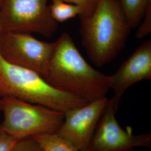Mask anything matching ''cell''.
Segmentation results:
<instances>
[{"label": "cell", "instance_id": "4fadbf2b", "mask_svg": "<svg viewBox=\"0 0 151 151\" xmlns=\"http://www.w3.org/2000/svg\"><path fill=\"white\" fill-rule=\"evenodd\" d=\"M67 2L78 6L81 9L80 15L78 16L81 20L91 14L95 10L99 0H62Z\"/></svg>", "mask_w": 151, "mask_h": 151}, {"label": "cell", "instance_id": "9c48e42d", "mask_svg": "<svg viewBox=\"0 0 151 151\" xmlns=\"http://www.w3.org/2000/svg\"><path fill=\"white\" fill-rule=\"evenodd\" d=\"M110 77V89L113 90L114 95L110 99L116 112L121 98L129 87L139 81L151 79V39L136 49Z\"/></svg>", "mask_w": 151, "mask_h": 151}, {"label": "cell", "instance_id": "30bf717a", "mask_svg": "<svg viewBox=\"0 0 151 151\" xmlns=\"http://www.w3.org/2000/svg\"><path fill=\"white\" fill-rule=\"evenodd\" d=\"M131 29L138 27L151 0H118Z\"/></svg>", "mask_w": 151, "mask_h": 151}, {"label": "cell", "instance_id": "ac0fdd59", "mask_svg": "<svg viewBox=\"0 0 151 151\" xmlns=\"http://www.w3.org/2000/svg\"><path fill=\"white\" fill-rule=\"evenodd\" d=\"M132 151H134V150H132Z\"/></svg>", "mask_w": 151, "mask_h": 151}, {"label": "cell", "instance_id": "3957f363", "mask_svg": "<svg viewBox=\"0 0 151 151\" xmlns=\"http://www.w3.org/2000/svg\"><path fill=\"white\" fill-rule=\"evenodd\" d=\"M0 97H12L65 113L88 103L51 86L34 70L11 63L0 54Z\"/></svg>", "mask_w": 151, "mask_h": 151}, {"label": "cell", "instance_id": "7c38bea8", "mask_svg": "<svg viewBox=\"0 0 151 151\" xmlns=\"http://www.w3.org/2000/svg\"><path fill=\"white\" fill-rule=\"evenodd\" d=\"M44 151H80L56 133L44 134L32 137Z\"/></svg>", "mask_w": 151, "mask_h": 151}, {"label": "cell", "instance_id": "8fae6325", "mask_svg": "<svg viewBox=\"0 0 151 151\" xmlns=\"http://www.w3.org/2000/svg\"><path fill=\"white\" fill-rule=\"evenodd\" d=\"M49 5L51 16L57 22H63L79 16L81 13V8L77 5L67 2L62 0H52Z\"/></svg>", "mask_w": 151, "mask_h": 151}, {"label": "cell", "instance_id": "52a82bcc", "mask_svg": "<svg viewBox=\"0 0 151 151\" xmlns=\"http://www.w3.org/2000/svg\"><path fill=\"white\" fill-rule=\"evenodd\" d=\"M116 113L109 99L87 151H132L137 147L151 148V133L134 134L132 128L124 129L116 119Z\"/></svg>", "mask_w": 151, "mask_h": 151}, {"label": "cell", "instance_id": "7a4b0ae2", "mask_svg": "<svg viewBox=\"0 0 151 151\" xmlns=\"http://www.w3.org/2000/svg\"><path fill=\"white\" fill-rule=\"evenodd\" d=\"M80 20L82 44L97 67L116 57L132 29L118 0H99L91 14Z\"/></svg>", "mask_w": 151, "mask_h": 151}, {"label": "cell", "instance_id": "ba28073f", "mask_svg": "<svg viewBox=\"0 0 151 151\" xmlns=\"http://www.w3.org/2000/svg\"><path fill=\"white\" fill-rule=\"evenodd\" d=\"M109 102L106 96L70 109L55 133L80 151H87L92 136Z\"/></svg>", "mask_w": 151, "mask_h": 151}, {"label": "cell", "instance_id": "277c9868", "mask_svg": "<svg viewBox=\"0 0 151 151\" xmlns=\"http://www.w3.org/2000/svg\"><path fill=\"white\" fill-rule=\"evenodd\" d=\"M0 132L17 140L55 133L64 120L63 112L12 97H0Z\"/></svg>", "mask_w": 151, "mask_h": 151}, {"label": "cell", "instance_id": "e0dca14e", "mask_svg": "<svg viewBox=\"0 0 151 151\" xmlns=\"http://www.w3.org/2000/svg\"><path fill=\"white\" fill-rule=\"evenodd\" d=\"M2 1H3V0H0V6H1V4H2Z\"/></svg>", "mask_w": 151, "mask_h": 151}, {"label": "cell", "instance_id": "5b68a950", "mask_svg": "<svg viewBox=\"0 0 151 151\" xmlns=\"http://www.w3.org/2000/svg\"><path fill=\"white\" fill-rule=\"evenodd\" d=\"M48 1L3 0L0 6V32L52 37L57 30L58 22L51 16Z\"/></svg>", "mask_w": 151, "mask_h": 151}, {"label": "cell", "instance_id": "2e32d148", "mask_svg": "<svg viewBox=\"0 0 151 151\" xmlns=\"http://www.w3.org/2000/svg\"><path fill=\"white\" fill-rule=\"evenodd\" d=\"M18 140L11 135L0 132V151H11Z\"/></svg>", "mask_w": 151, "mask_h": 151}, {"label": "cell", "instance_id": "6da1fadb", "mask_svg": "<svg viewBox=\"0 0 151 151\" xmlns=\"http://www.w3.org/2000/svg\"><path fill=\"white\" fill-rule=\"evenodd\" d=\"M54 44L44 80L57 90L88 103L105 97L110 90V76L88 64L68 33L63 32Z\"/></svg>", "mask_w": 151, "mask_h": 151}, {"label": "cell", "instance_id": "9a60e30c", "mask_svg": "<svg viewBox=\"0 0 151 151\" xmlns=\"http://www.w3.org/2000/svg\"><path fill=\"white\" fill-rule=\"evenodd\" d=\"M11 151H44L33 138L19 140Z\"/></svg>", "mask_w": 151, "mask_h": 151}, {"label": "cell", "instance_id": "8992f818", "mask_svg": "<svg viewBox=\"0 0 151 151\" xmlns=\"http://www.w3.org/2000/svg\"><path fill=\"white\" fill-rule=\"evenodd\" d=\"M54 42L40 40L32 34L0 32V54L11 63L35 71L43 77L48 67Z\"/></svg>", "mask_w": 151, "mask_h": 151}, {"label": "cell", "instance_id": "5bb4252c", "mask_svg": "<svg viewBox=\"0 0 151 151\" xmlns=\"http://www.w3.org/2000/svg\"><path fill=\"white\" fill-rule=\"evenodd\" d=\"M138 30L136 32L135 37L137 39H142L150 34L151 32V5L147 9L143 19H142Z\"/></svg>", "mask_w": 151, "mask_h": 151}]
</instances>
